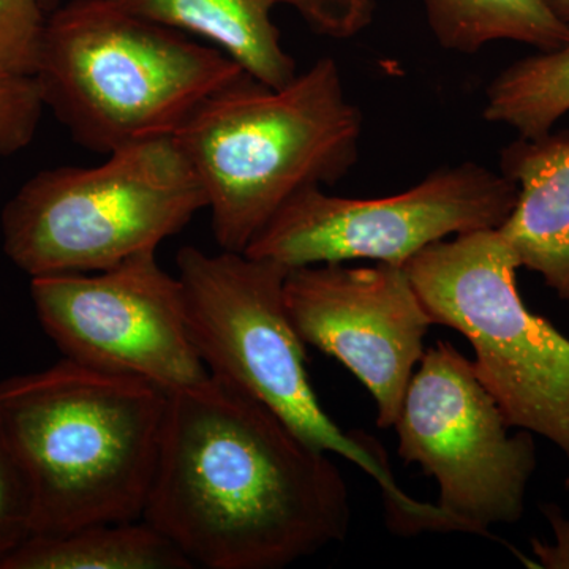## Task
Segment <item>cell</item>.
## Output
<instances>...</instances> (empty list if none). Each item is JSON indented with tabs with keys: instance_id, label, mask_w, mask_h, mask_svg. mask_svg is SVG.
<instances>
[{
	"instance_id": "obj_1",
	"label": "cell",
	"mask_w": 569,
	"mask_h": 569,
	"mask_svg": "<svg viewBox=\"0 0 569 569\" xmlns=\"http://www.w3.org/2000/svg\"><path fill=\"white\" fill-rule=\"evenodd\" d=\"M167 396L142 519L193 567L282 569L347 538L350 496L328 452L219 378Z\"/></svg>"
},
{
	"instance_id": "obj_2",
	"label": "cell",
	"mask_w": 569,
	"mask_h": 569,
	"mask_svg": "<svg viewBox=\"0 0 569 569\" xmlns=\"http://www.w3.org/2000/svg\"><path fill=\"white\" fill-rule=\"evenodd\" d=\"M168 396L63 358L0 381V421L32 497V535L142 519Z\"/></svg>"
},
{
	"instance_id": "obj_3",
	"label": "cell",
	"mask_w": 569,
	"mask_h": 569,
	"mask_svg": "<svg viewBox=\"0 0 569 569\" xmlns=\"http://www.w3.org/2000/svg\"><path fill=\"white\" fill-rule=\"evenodd\" d=\"M361 134V110L325 56L282 88L244 74L173 137L203 187L220 250L244 253L291 198L350 173Z\"/></svg>"
},
{
	"instance_id": "obj_4",
	"label": "cell",
	"mask_w": 569,
	"mask_h": 569,
	"mask_svg": "<svg viewBox=\"0 0 569 569\" xmlns=\"http://www.w3.org/2000/svg\"><path fill=\"white\" fill-rule=\"evenodd\" d=\"M244 74L217 48L112 0H66L48 14L33 80L77 144L108 156L173 137L208 97Z\"/></svg>"
},
{
	"instance_id": "obj_5",
	"label": "cell",
	"mask_w": 569,
	"mask_h": 569,
	"mask_svg": "<svg viewBox=\"0 0 569 569\" xmlns=\"http://www.w3.org/2000/svg\"><path fill=\"white\" fill-rule=\"evenodd\" d=\"M178 277L187 329L209 376L253 397L302 440L335 452L365 470L380 486L389 529L406 537L440 526L436 505L400 489L388 456L372 436L343 432L329 418L306 369V343L287 305V266L241 252L179 250Z\"/></svg>"
},
{
	"instance_id": "obj_6",
	"label": "cell",
	"mask_w": 569,
	"mask_h": 569,
	"mask_svg": "<svg viewBox=\"0 0 569 569\" xmlns=\"http://www.w3.org/2000/svg\"><path fill=\"white\" fill-rule=\"evenodd\" d=\"M208 201L174 137L134 142L93 167L28 179L2 211L3 252L31 277L99 272L159 249Z\"/></svg>"
},
{
	"instance_id": "obj_7",
	"label": "cell",
	"mask_w": 569,
	"mask_h": 569,
	"mask_svg": "<svg viewBox=\"0 0 569 569\" xmlns=\"http://www.w3.org/2000/svg\"><path fill=\"white\" fill-rule=\"evenodd\" d=\"M518 269L498 228L443 239L406 264L433 325L473 347L477 376L508 425L546 438L569 460V339L526 306Z\"/></svg>"
},
{
	"instance_id": "obj_8",
	"label": "cell",
	"mask_w": 569,
	"mask_h": 569,
	"mask_svg": "<svg viewBox=\"0 0 569 569\" xmlns=\"http://www.w3.org/2000/svg\"><path fill=\"white\" fill-rule=\"evenodd\" d=\"M395 429L400 458L436 479V505L452 531L490 537L492 527L522 519L537 470L533 433H509L473 361L451 342L422 355Z\"/></svg>"
},
{
	"instance_id": "obj_9",
	"label": "cell",
	"mask_w": 569,
	"mask_h": 569,
	"mask_svg": "<svg viewBox=\"0 0 569 569\" xmlns=\"http://www.w3.org/2000/svg\"><path fill=\"white\" fill-rule=\"evenodd\" d=\"M516 198L511 179L475 162L438 168L389 197H337L310 187L276 213L244 253L288 269L353 260L406 268L443 239L497 230Z\"/></svg>"
},
{
	"instance_id": "obj_10",
	"label": "cell",
	"mask_w": 569,
	"mask_h": 569,
	"mask_svg": "<svg viewBox=\"0 0 569 569\" xmlns=\"http://www.w3.org/2000/svg\"><path fill=\"white\" fill-rule=\"evenodd\" d=\"M31 296L63 358L164 392L209 378L187 329L181 280L164 271L156 250L104 271L31 277Z\"/></svg>"
},
{
	"instance_id": "obj_11",
	"label": "cell",
	"mask_w": 569,
	"mask_h": 569,
	"mask_svg": "<svg viewBox=\"0 0 569 569\" xmlns=\"http://www.w3.org/2000/svg\"><path fill=\"white\" fill-rule=\"evenodd\" d=\"M284 305L306 346L337 359L392 429L433 326L403 266H302L284 279Z\"/></svg>"
},
{
	"instance_id": "obj_12",
	"label": "cell",
	"mask_w": 569,
	"mask_h": 569,
	"mask_svg": "<svg viewBox=\"0 0 569 569\" xmlns=\"http://www.w3.org/2000/svg\"><path fill=\"white\" fill-rule=\"evenodd\" d=\"M501 173L518 198L498 231L520 268L569 302V132L519 137L501 152Z\"/></svg>"
},
{
	"instance_id": "obj_13",
	"label": "cell",
	"mask_w": 569,
	"mask_h": 569,
	"mask_svg": "<svg viewBox=\"0 0 569 569\" xmlns=\"http://www.w3.org/2000/svg\"><path fill=\"white\" fill-rule=\"evenodd\" d=\"M157 24L200 37L233 59L253 80L282 88L296 74L272 20L274 0H112Z\"/></svg>"
},
{
	"instance_id": "obj_14",
	"label": "cell",
	"mask_w": 569,
	"mask_h": 569,
	"mask_svg": "<svg viewBox=\"0 0 569 569\" xmlns=\"http://www.w3.org/2000/svg\"><path fill=\"white\" fill-rule=\"evenodd\" d=\"M193 563L144 519L102 522L58 535H31L0 569H192Z\"/></svg>"
},
{
	"instance_id": "obj_15",
	"label": "cell",
	"mask_w": 569,
	"mask_h": 569,
	"mask_svg": "<svg viewBox=\"0 0 569 569\" xmlns=\"http://www.w3.org/2000/svg\"><path fill=\"white\" fill-rule=\"evenodd\" d=\"M430 31L449 51L473 54L493 41L550 51L569 41V24L546 0H422Z\"/></svg>"
},
{
	"instance_id": "obj_16",
	"label": "cell",
	"mask_w": 569,
	"mask_h": 569,
	"mask_svg": "<svg viewBox=\"0 0 569 569\" xmlns=\"http://www.w3.org/2000/svg\"><path fill=\"white\" fill-rule=\"evenodd\" d=\"M569 112V41L520 59L497 74L486 91V121L511 127L519 137L552 132Z\"/></svg>"
},
{
	"instance_id": "obj_17",
	"label": "cell",
	"mask_w": 569,
	"mask_h": 569,
	"mask_svg": "<svg viewBox=\"0 0 569 569\" xmlns=\"http://www.w3.org/2000/svg\"><path fill=\"white\" fill-rule=\"evenodd\" d=\"M47 21L39 0H0V70L33 78Z\"/></svg>"
},
{
	"instance_id": "obj_18",
	"label": "cell",
	"mask_w": 569,
	"mask_h": 569,
	"mask_svg": "<svg viewBox=\"0 0 569 569\" xmlns=\"http://www.w3.org/2000/svg\"><path fill=\"white\" fill-rule=\"evenodd\" d=\"M31 535V489L0 421V561Z\"/></svg>"
},
{
	"instance_id": "obj_19",
	"label": "cell",
	"mask_w": 569,
	"mask_h": 569,
	"mask_svg": "<svg viewBox=\"0 0 569 569\" xmlns=\"http://www.w3.org/2000/svg\"><path fill=\"white\" fill-rule=\"evenodd\" d=\"M43 110L32 77L0 70V156H13L31 144Z\"/></svg>"
},
{
	"instance_id": "obj_20",
	"label": "cell",
	"mask_w": 569,
	"mask_h": 569,
	"mask_svg": "<svg viewBox=\"0 0 569 569\" xmlns=\"http://www.w3.org/2000/svg\"><path fill=\"white\" fill-rule=\"evenodd\" d=\"M293 9L313 32L348 40L365 32L376 17L377 0H274Z\"/></svg>"
},
{
	"instance_id": "obj_21",
	"label": "cell",
	"mask_w": 569,
	"mask_h": 569,
	"mask_svg": "<svg viewBox=\"0 0 569 569\" xmlns=\"http://www.w3.org/2000/svg\"><path fill=\"white\" fill-rule=\"evenodd\" d=\"M565 486H567L569 496V478ZM542 515L546 516L550 527H552L556 542L549 545V542H542L539 539H531V552L537 557L538 568L569 569V515L565 516L553 505H545Z\"/></svg>"
},
{
	"instance_id": "obj_22",
	"label": "cell",
	"mask_w": 569,
	"mask_h": 569,
	"mask_svg": "<svg viewBox=\"0 0 569 569\" xmlns=\"http://www.w3.org/2000/svg\"><path fill=\"white\" fill-rule=\"evenodd\" d=\"M550 9L556 11L557 14L569 24V0H546Z\"/></svg>"
},
{
	"instance_id": "obj_23",
	"label": "cell",
	"mask_w": 569,
	"mask_h": 569,
	"mask_svg": "<svg viewBox=\"0 0 569 569\" xmlns=\"http://www.w3.org/2000/svg\"><path fill=\"white\" fill-rule=\"evenodd\" d=\"M40 6L43 7V10L47 11L48 14L51 13L52 10L58 9L62 2L66 0H39Z\"/></svg>"
}]
</instances>
